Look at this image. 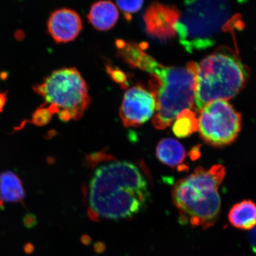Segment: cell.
Segmentation results:
<instances>
[{"label":"cell","instance_id":"7","mask_svg":"<svg viewBox=\"0 0 256 256\" xmlns=\"http://www.w3.org/2000/svg\"><path fill=\"white\" fill-rule=\"evenodd\" d=\"M156 108L155 99L151 92L142 86H136L124 94L120 115L124 126L138 127L153 118Z\"/></svg>","mask_w":256,"mask_h":256},{"label":"cell","instance_id":"12","mask_svg":"<svg viewBox=\"0 0 256 256\" xmlns=\"http://www.w3.org/2000/svg\"><path fill=\"white\" fill-rule=\"evenodd\" d=\"M25 196L23 184L17 175L10 171L0 174V206L4 203L19 202Z\"/></svg>","mask_w":256,"mask_h":256},{"label":"cell","instance_id":"11","mask_svg":"<svg viewBox=\"0 0 256 256\" xmlns=\"http://www.w3.org/2000/svg\"><path fill=\"white\" fill-rule=\"evenodd\" d=\"M228 220L236 228L251 230L256 226V204L251 200L236 204L230 210Z\"/></svg>","mask_w":256,"mask_h":256},{"label":"cell","instance_id":"8","mask_svg":"<svg viewBox=\"0 0 256 256\" xmlns=\"http://www.w3.org/2000/svg\"><path fill=\"white\" fill-rule=\"evenodd\" d=\"M180 16L174 6L153 2L143 16L147 34L160 40H170L175 36L176 26Z\"/></svg>","mask_w":256,"mask_h":256},{"label":"cell","instance_id":"15","mask_svg":"<svg viewBox=\"0 0 256 256\" xmlns=\"http://www.w3.org/2000/svg\"><path fill=\"white\" fill-rule=\"evenodd\" d=\"M144 0H116L118 7L124 12L128 19L130 16L138 12L144 4Z\"/></svg>","mask_w":256,"mask_h":256},{"label":"cell","instance_id":"3","mask_svg":"<svg viewBox=\"0 0 256 256\" xmlns=\"http://www.w3.org/2000/svg\"><path fill=\"white\" fill-rule=\"evenodd\" d=\"M226 174V168L222 164L210 169L199 167L176 182L172 199L180 223L204 230L214 226L220 216L219 188Z\"/></svg>","mask_w":256,"mask_h":256},{"label":"cell","instance_id":"4","mask_svg":"<svg viewBox=\"0 0 256 256\" xmlns=\"http://www.w3.org/2000/svg\"><path fill=\"white\" fill-rule=\"evenodd\" d=\"M194 108L198 112L211 102L229 100L247 82L248 71L232 50L222 48L196 66Z\"/></svg>","mask_w":256,"mask_h":256},{"label":"cell","instance_id":"18","mask_svg":"<svg viewBox=\"0 0 256 256\" xmlns=\"http://www.w3.org/2000/svg\"><path fill=\"white\" fill-rule=\"evenodd\" d=\"M24 225L28 227H32L36 224V219L33 214H27L24 218Z\"/></svg>","mask_w":256,"mask_h":256},{"label":"cell","instance_id":"2","mask_svg":"<svg viewBox=\"0 0 256 256\" xmlns=\"http://www.w3.org/2000/svg\"><path fill=\"white\" fill-rule=\"evenodd\" d=\"M88 194V214L92 220L132 218L148 201V182L134 163L110 162L96 168Z\"/></svg>","mask_w":256,"mask_h":256},{"label":"cell","instance_id":"9","mask_svg":"<svg viewBox=\"0 0 256 256\" xmlns=\"http://www.w3.org/2000/svg\"><path fill=\"white\" fill-rule=\"evenodd\" d=\"M82 28V20L78 12L68 8L54 12L48 22V32L57 43L74 40Z\"/></svg>","mask_w":256,"mask_h":256},{"label":"cell","instance_id":"17","mask_svg":"<svg viewBox=\"0 0 256 256\" xmlns=\"http://www.w3.org/2000/svg\"><path fill=\"white\" fill-rule=\"evenodd\" d=\"M108 72H110L112 78L114 79V81L124 84L126 81V76L124 74L123 72L119 71V70H114L108 67Z\"/></svg>","mask_w":256,"mask_h":256},{"label":"cell","instance_id":"13","mask_svg":"<svg viewBox=\"0 0 256 256\" xmlns=\"http://www.w3.org/2000/svg\"><path fill=\"white\" fill-rule=\"evenodd\" d=\"M156 156L164 164L176 168L184 162L186 151L178 140L172 138H166L160 140L156 146Z\"/></svg>","mask_w":256,"mask_h":256},{"label":"cell","instance_id":"19","mask_svg":"<svg viewBox=\"0 0 256 256\" xmlns=\"http://www.w3.org/2000/svg\"><path fill=\"white\" fill-rule=\"evenodd\" d=\"M249 240L252 250L256 254V226L252 230L251 232L250 233Z\"/></svg>","mask_w":256,"mask_h":256},{"label":"cell","instance_id":"10","mask_svg":"<svg viewBox=\"0 0 256 256\" xmlns=\"http://www.w3.org/2000/svg\"><path fill=\"white\" fill-rule=\"evenodd\" d=\"M88 18L96 30L106 31L111 30L116 24L119 12L114 2L103 0L92 5Z\"/></svg>","mask_w":256,"mask_h":256},{"label":"cell","instance_id":"6","mask_svg":"<svg viewBox=\"0 0 256 256\" xmlns=\"http://www.w3.org/2000/svg\"><path fill=\"white\" fill-rule=\"evenodd\" d=\"M200 112L198 131L208 145L223 147L235 142L242 130V114L228 101L211 102Z\"/></svg>","mask_w":256,"mask_h":256},{"label":"cell","instance_id":"5","mask_svg":"<svg viewBox=\"0 0 256 256\" xmlns=\"http://www.w3.org/2000/svg\"><path fill=\"white\" fill-rule=\"evenodd\" d=\"M34 90L44 100L52 115L64 122L81 119L88 110L90 98L87 83L75 68L58 70Z\"/></svg>","mask_w":256,"mask_h":256},{"label":"cell","instance_id":"14","mask_svg":"<svg viewBox=\"0 0 256 256\" xmlns=\"http://www.w3.org/2000/svg\"><path fill=\"white\" fill-rule=\"evenodd\" d=\"M198 130V120L196 114L190 110L180 112L176 117L172 131L178 138H188Z\"/></svg>","mask_w":256,"mask_h":256},{"label":"cell","instance_id":"20","mask_svg":"<svg viewBox=\"0 0 256 256\" xmlns=\"http://www.w3.org/2000/svg\"><path fill=\"white\" fill-rule=\"evenodd\" d=\"M7 101V95L5 92H0V112H2Z\"/></svg>","mask_w":256,"mask_h":256},{"label":"cell","instance_id":"1","mask_svg":"<svg viewBox=\"0 0 256 256\" xmlns=\"http://www.w3.org/2000/svg\"><path fill=\"white\" fill-rule=\"evenodd\" d=\"M116 44L124 62L151 76L149 90L156 101L152 122L156 129L170 126L180 112L194 108L196 63L190 62L186 67L166 66L144 52L142 44L118 40Z\"/></svg>","mask_w":256,"mask_h":256},{"label":"cell","instance_id":"16","mask_svg":"<svg viewBox=\"0 0 256 256\" xmlns=\"http://www.w3.org/2000/svg\"><path fill=\"white\" fill-rule=\"evenodd\" d=\"M52 114L46 108L41 107L34 112L30 122L35 126H42L50 122Z\"/></svg>","mask_w":256,"mask_h":256}]
</instances>
